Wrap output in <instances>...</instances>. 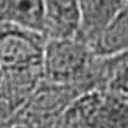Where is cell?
Segmentation results:
<instances>
[{
    "label": "cell",
    "instance_id": "6",
    "mask_svg": "<svg viewBox=\"0 0 128 128\" xmlns=\"http://www.w3.org/2000/svg\"><path fill=\"white\" fill-rule=\"evenodd\" d=\"M0 22L44 36V0H0Z\"/></svg>",
    "mask_w": 128,
    "mask_h": 128
},
{
    "label": "cell",
    "instance_id": "5",
    "mask_svg": "<svg viewBox=\"0 0 128 128\" xmlns=\"http://www.w3.org/2000/svg\"><path fill=\"white\" fill-rule=\"evenodd\" d=\"M78 0H44V37L66 38L78 33Z\"/></svg>",
    "mask_w": 128,
    "mask_h": 128
},
{
    "label": "cell",
    "instance_id": "2",
    "mask_svg": "<svg viewBox=\"0 0 128 128\" xmlns=\"http://www.w3.org/2000/svg\"><path fill=\"white\" fill-rule=\"evenodd\" d=\"M69 110L78 128H128V98L107 89L84 93Z\"/></svg>",
    "mask_w": 128,
    "mask_h": 128
},
{
    "label": "cell",
    "instance_id": "1",
    "mask_svg": "<svg viewBox=\"0 0 128 128\" xmlns=\"http://www.w3.org/2000/svg\"><path fill=\"white\" fill-rule=\"evenodd\" d=\"M42 78L52 84L77 86L84 93L101 88V56L78 37L47 38Z\"/></svg>",
    "mask_w": 128,
    "mask_h": 128
},
{
    "label": "cell",
    "instance_id": "7",
    "mask_svg": "<svg viewBox=\"0 0 128 128\" xmlns=\"http://www.w3.org/2000/svg\"><path fill=\"white\" fill-rule=\"evenodd\" d=\"M92 48L98 56H111L128 50V2L104 28Z\"/></svg>",
    "mask_w": 128,
    "mask_h": 128
},
{
    "label": "cell",
    "instance_id": "4",
    "mask_svg": "<svg viewBox=\"0 0 128 128\" xmlns=\"http://www.w3.org/2000/svg\"><path fill=\"white\" fill-rule=\"evenodd\" d=\"M127 2L128 0H78L80 26L77 36L93 46Z\"/></svg>",
    "mask_w": 128,
    "mask_h": 128
},
{
    "label": "cell",
    "instance_id": "8",
    "mask_svg": "<svg viewBox=\"0 0 128 128\" xmlns=\"http://www.w3.org/2000/svg\"><path fill=\"white\" fill-rule=\"evenodd\" d=\"M102 58V85L107 89L128 98V50L111 56Z\"/></svg>",
    "mask_w": 128,
    "mask_h": 128
},
{
    "label": "cell",
    "instance_id": "9",
    "mask_svg": "<svg viewBox=\"0 0 128 128\" xmlns=\"http://www.w3.org/2000/svg\"><path fill=\"white\" fill-rule=\"evenodd\" d=\"M44 128H78L76 122H74V118L71 112V110H67L60 118H58L55 122H52L51 124H48Z\"/></svg>",
    "mask_w": 128,
    "mask_h": 128
},
{
    "label": "cell",
    "instance_id": "3",
    "mask_svg": "<svg viewBox=\"0 0 128 128\" xmlns=\"http://www.w3.org/2000/svg\"><path fill=\"white\" fill-rule=\"evenodd\" d=\"M46 39L42 33L0 22V69L26 71L42 68Z\"/></svg>",
    "mask_w": 128,
    "mask_h": 128
},
{
    "label": "cell",
    "instance_id": "10",
    "mask_svg": "<svg viewBox=\"0 0 128 128\" xmlns=\"http://www.w3.org/2000/svg\"><path fill=\"white\" fill-rule=\"evenodd\" d=\"M2 128H25V127H22V126H17V124H4Z\"/></svg>",
    "mask_w": 128,
    "mask_h": 128
}]
</instances>
